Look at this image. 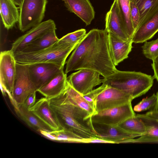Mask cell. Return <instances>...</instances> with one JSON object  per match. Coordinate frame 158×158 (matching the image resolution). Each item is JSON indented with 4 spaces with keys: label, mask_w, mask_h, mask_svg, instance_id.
I'll list each match as a JSON object with an SVG mask.
<instances>
[{
    "label": "cell",
    "mask_w": 158,
    "mask_h": 158,
    "mask_svg": "<svg viewBox=\"0 0 158 158\" xmlns=\"http://www.w3.org/2000/svg\"><path fill=\"white\" fill-rule=\"evenodd\" d=\"M65 73L86 69L99 72L104 78L117 69L112 59L106 29L90 31L73 50L66 62Z\"/></svg>",
    "instance_id": "6da1fadb"
},
{
    "label": "cell",
    "mask_w": 158,
    "mask_h": 158,
    "mask_svg": "<svg viewBox=\"0 0 158 158\" xmlns=\"http://www.w3.org/2000/svg\"><path fill=\"white\" fill-rule=\"evenodd\" d=\"M49 99L62 128L82 138L97 137L91 120L92 115L73 100L66 88L60 94Z\"/></svg>",
    "instance_id": "7a4b0ae2"
},
{
    "label": "cell",
    "mask_w": 158,
    "mask_h": 158,
    "mask_svg": "<svg viewBox=\"0 0 158 158\" xmlns=\"http://www.w3.org/2000/svg\"><path fill=\"white\" fill-rule=\"evenodd\" d=\"M153 76L141 72L117 70L102 79V83L130 94L133 99L147 92L152 86Z\"/></svg>",
    "instance_id": "3957f363"
},
{
    "label": "cell",
    "mask_w": 158,
    "mask_h": 158,
    "mask_svg": "<svg viewBox=\"0 0 158 158\" xmlns=\"http://www.w3.org/2000/svg\"><path fill=\"white\" fill-rule=\"evenodd\" d=\"M76 46H69L58 41L42 50L28 52L14 53L16 62L24 64L47 63L55 64L64 67L68 56Z\"/></svg>",
    "instance_id": "277c9868"
},
{
    "label": "cell",
    "mask_w": 158,
    "mask_h": 158,
    "mask_svg": "<svg viewBox=\"0 0 158 158\" xmlns=\"http://www.w3.org/2000/svg\"><path fill=\"white\" fill-rule=\"evenodd\" d=\"M47 0H23L19 7V27L22 32L27 31L42 22Z\"/></svg>",
    "instance_id": "5b68a950"
},
{
    "label": "cell",
    "mask_w": 158,
    "mask_h": 158,
    "mask_svg": "<svg viewBox=\"0 0 158 158\" xmlns=\"http://www.w3.org/2000/svg\"><path fill=\"white\" fill-rule=\"evenodd\" d=\"M16 76L11 96L18 105L23 104L28 96L37 90L30 79L28 65L16 62Z\"/></svg>",
    "instance_id": "8992f818"
},
{
    "label": "cell",
    "mask_w": 158,
    "mask_h": 158,
    "mask_svg": "<svg viewBox=\"0 0 158 158\" xmlns=\"http://www.w3.org/2000/svg\"><path fill=\"white\" fill-rule=\"evenodd\" d=\"M100 75L97 71L84 69L72 73L67 77V81L73 89L83 96L102 83Z\"/></svg>",
    "instance_id": "52a82bcc"
},
{
    "label": "cell",
    "mask_w": 158,
    "mask_h": 158,
    "mask_svg": "<svg viewBox=\"0 0 158 158\" xmlns=\"http://www.w3.org/2000/svg\"><path fill=\"white\" fill-rule=\"evenodd\" d=\"M135 114L131 102L97 112L91 117L92 122L118 125L127 119Z\"/></svg>",
    "instance_id": "ba28073f"
},
{
    "label": "cell",
    "mask_w": 158,
    "mask_h": 158,
    "mask_svg": "<svg viewBox=\"0 0 158 158\" xmlns=\"http://www.w3.org/2000/svg\"><path fill=\"white\" fill-rule=\"evenodd\" d=\"M16 62L10 50L1 52L0 81L3 94L12 92L16 76Z\"/></svg>",
    "instance_id": "9c48e42d"
},
{
    "label": "cell",
    "mask_w": 158,
    "mask_h": 158,
    "mask_svg": "<svg viewBox=\"0 0 158 158\" xmlns=\"http://www.w3.org/2000/svg\"><path fill=\"white\" fill-rule=\"evenodd\" d=\"M28 65L31 80L37 90L55 77L64 67L51 63H41Z\"/></svg>",
    "instance_id": "30bf717a"
},
{
    "label": "cell",
    "mask_w": 158,
    "mask_h": 158,
    "mask_svg": "<svg viewBox=\"0 0 158 158\" xmlns=\"http://www.w3.org/2000/svg\"><path fill=\"white\" fill-rule=\"evenodd\" d=\"M133 100L130 94L108 86L95 99L94 108L97 113L131 102Z\"/></svg>",
    "instance_id": "8fae6325"
},
{
    "label": "cell",
    "mask_w": 158,
    "mask_h": 158,
    "mask_svg": "<svg viewBox=\"0 0 158 158\" xmlns=\"http://www.w3.org/2000/svg\"><path fill=\"white\" fill-rule=\"evenodd\" d=\"M92 124L97 137L111 141L114 143H125L128 140L141 135L128 131L118 125L93 122Z\"/></svg>",
    "instance_id": "7c38bea8"
},
{
    "label": "cell",
    "mask_w": 158,
    "mask_h": 158,
    "mask_svg": "<svg viewBox=\"0 0 158 158\" xmlns=\"http://www.w3.org/2000/svg\"><path fill=\"white\" fill-rule=\"evenodd\" d=\"M54 21L49 19L32 27L25 34L18 38L12 44L11 51L14 54L21 52L27 44L53 30H56Z\"/></svg>",
    "instance_id": "4fadbf2b"
},
{
    "label": "cell",
    "mask_w": 158,
    "mask_h": 158,
    "mask_svg": "<svg viewBox=\"0 0 158 158\" xmlns=\"http://www.w3.org/2000/svg\"><path fill=\"white\" fill-rule=\"evenodd\" d=\"M158 31V8L142 20L132 38L133 43H141L152 39Z\"/></svg>",
    "instance_id": "5bb4252c"
},
{
    "label": "cell",
    "mask_w": 158,
    "mask_h": 158,
    "mask_svg": "<svg viewBox=\"0 0 158 158\" xmlns=\"http://www.w3.org/2000/svg\"><path fill=\"white\" fill-rule=\"evenodd\" d=\"M29 110L52 131L63 129L50 106L48 98L44 97L38 99Z\"/></svg>",
    "instance_id": "9a60e30c"
},
{
    "label": "cell",
    "mask_w": 158,
    "mask_h": 158,
    "mask_svg": "<svg viewBox=\"0 0 158 158\" xmlns=\"http://www.w3.org/2000/svg\"><path fill=\"white\" fill-rule=\"evenodd\" d=\"M105 21V29L108 33L123 40H131L123 27L116 0H114L110 10L106 14Z\"/></svg>",
    "instance_id": "2e32d148"
},
{
    "label": "cell",
    "mask_w": 158,
    "mask_h": 158,
    "mask_svg": "<svg viewBox=\"0 0 158 158\" xmlns=\"http://www.w3.org/2000/svg\"><path fill=\"white\" fill-rule=\"evenodd\" d=\"M108 40L111 56L116 66L127 58L132 48V40L126 41L108 33Z\"/></svg>",
    "instance_id": "e0dca14e"
},
{
    "label": "cell",
    "mask_w": 158,
    "mask_h": 158,
    "mask_svg": "<svg viewBox=\"0 0 158 158\" xmlns=\"http://www.w3.org/2000/svg\"><path fill=\"white\" fill-rule=\"evenodd\" d=\"M68 10L81 19L86 26L94 19L95 11L89 0H62Z\"/></svg>",
    "instance_id": "ac0fdd59"
},
{
    "label": "cell",
    "mask_w": 158,
    "mask_h": 158,
    "mask_svg": "<svg viewBox=\"0 0 158 158\" xmlns=\"http://www.w3.org/2000/svg\"><path fill=\"white\" fill-rule=\"evenodd\" d=\"M136 116L144 123L146 132L138 138L130 139L126 143H158V119L144 114H137Z\"/></svg>",
    "instance_id": "d6986e66"
},
{
    "label": "cell",
    "mask_w": 158,
    "mask_h": 158,
    "mask_svg": "<svg viewBox=\"0 0 158 158\" xmlns=\"http://www.w3.org/2000/svg\"><path fill=\"white\" fill-rule=\"evenodd\" d=\"M10 101L18 116L29 126L39 132L41 130L52 131L23 104L18 105L14 100Z\"/></svg>",
    "instance_id": "ffe728a7"
},
{
    "label": "cell",
    "mask_w": 158,
    "mask_h": 158,
    "mask_svg": "<svg viewBox=\"0 0 158 158\" xmlns=\"http://www.w3.org/2000/svg\"><path fill=\"white\" fill-rule=\"evenodd\" d=\"M68 84L67 74L64 73L63 69L55 77L37 91L45 97L50 99L61 93L65 89Z\"/></svg>",
    "instance_id": "44dd1931"
},
{
    "label": "cell",
    "mask_w": 158,
    "mask_h": 158,
    "mask_svg": "<svg viewBox=\"0 0 158 158\" xmlns=\"http://www.w3.org/2000/svg\"><path fill=\"white\" fill-rule=\"evenodd\" d=\"M12 0H0V14L4 27L12 28L19 19V11Z\"/></svg>",
    "instance_id": "7402d4cb"
},
{
    "label": "cell",
    "mask_w": 158,
    "mask_h": 158,
    "mask_svg": "<svg viewBox=\"0 0 158 158\" xmlns=\"http://www.w3.org/2000/svg\"><path fill=\"white\" fill-rule=\"evenodd\" d=\"M55 30H53L50 31L39 38L27 44L20 52H28L36 51L50 46L59 40L56 35Z\"/></svg>",
    "instance_id": "603a6c76"
},
{
    "label": "cell",
    "mask_w": 158,
    "mask_h": 158,
    "mask_svg": "<svg viewBox=\"0 0 158 158\" xmlns=\"http://www.w3.org/2000/svg\"><path fill=\"white\" fill-rule=\"evenodd\" d=\"M119 15L124 28L131 39L135 32L132 22L130 7V0H116Z\"/></svg>",
    "instance_id": "cb8c5ba5"
},
{
    "label": "cell",
    "mask_w": 158,
    "mask_h": 158,
    "mask_svg": "<svg viewBox=\"0 0 158 158\" xmlns=\"http://www.w3.org/2000/svg\"><path fill=\"white\" fill-rule=\"evenodd\" d=\"M44 135L45 137L52 140L70 143H74L76 139L82 138L73 132L63 128L48 131L45 133Z\"/></svg>",
    "instance_id": "d4e9b609"
},
{
    "label": "cell",
    "mask_w": 158,
    "mask_h": 158,
    "mask_svg": "<svg viewBox=\"0 0 158 158\" xmlns=\"http://www.w3.org/2000/svg\"><path fill=\"white\" fill-rule=\"evenodd\" d=\"M118 125L128 131L141 135L146 132L144 123L136 115L127 119Z\"/></svg>",
    "instance_id": "484cf974"
},
{
    "label": "cell",
    "mask_w": 158,
    "mask_h": 158,
    "mask_svg": "<svg viewBox=\"0 0 158 158\" xmlns=\"http://www.w3.org/2000/svg\"><path fill=\"white\" fill-rule=\"evenodd\" d=\"M66 90L73 100L80 107L88 112L92 116L97 113L83 96L73 89L68 82Z\"/></svg>",
    "instance_id": "4316f807"
},
{
    "label": "cell",
    "mask_w": 158,
    "mask_h": 158,
    "mask_svg": "<svg viewBox=\"0 0 158 158\" xmlns=\"http://www.w3.org/2000/svg\"><path fill=\"white\" fill-rule=\"evenodd\" d=\"M135 0L139 12V25L147 16L158 8V0Z\"/></svg>",
    "instance_id": "83f0119b"
},
{
    "label": "cell",
    "mask_w": 158,
    "mask_h": 158,
    "mask_svg": "<svg viewBox=\"0 0 158 158\" xmlns=\"http://www.w3.org/2000/svg\"><path fill=\"white\" fill-rule=\"evenodd\" d=\"M86 34L85 29H81L66 34L59 39L58 42L69 46H77Z\"/></svg>",
    "instance_id": "f1b7e54d"
},
{
    "label": "cell",
    "mask_w": 158,
    "mask_h": 158,
    "mask_svg": "<svg viewBox=\"0 0 158 158\" xmlns=\"http://www.w3.org/2000/svg\"><path fill=\"white\" fill-rule=\"evenodd\" d=\"M141 48L145 57L153 61L158 56V38L149 42H145Z\"/></svg>",
    "instance_id": "f546056e"
},
{
    "label": "cell",
    "mask_w": 158,
    "mask_h": 158,
    "mask_svg": "<svg viewBox=\"0 0 158 158\" xmlns=\"http://www.w3.org/2000/svg\"><path fill=\"white\" fill-rule=\"evenodd\" d=\"M156 100V95L154 93L151 96L143 99L135 105L134 107V110L137 112H140L148 110L155 106Z\"/></svg>",
    "instance_id": "4dcf8cb0"
},
{
    "label": "cell",
    "mask_w": 158,
    "mask_h": 158,
    "mask_svg": "<svg viewBox=\"0 0 158 158\" xmlns=\"http://www.w3.org/2000/svg\"><path fill=\"white\" fill-rule=\"evenodd\" d=\"M107 86L108 85H106L102 84L100 87L96 89H93L89 93L83 95V96L89 104L95 109L94 103L95 99Z\"/></svg>",
    "instance_id": "1f68e13d"
},
{
    "label": "cell",
    "mask_w": 158,
    "mask_h": 158,
    "mask_svg": "<svg viewBox=\"0 0 158 158\" xmlns=\"http://www.w3.org/2000/svg\"><path fill=\"white\" fill-rule=\"evenodd\" d=\"M130 0L131 19L133 28L135 31L139 24V12L135 0Z\"/></svg>",
    "instance_id": "d6a6232c"
},
{
    "label": "cell",
    "mask_w": 158,
    "mask_h": 158,
    "mask_svg": "<svg viewBox=\"0 0 158 158\" xmlns=\"http://www.w3.org/2000/svg\"><path fill=\"white\" fill-rule=\"evenodd\" d=\"M36 92H34L29 95L23 104L28 110L36 102Z\"/></svg>",
    "instance_id": "836d02e7"
},
{
    "label": "cell",
    "mask_w": 158,
    "mask_h": 158,
    "mask_svg": "<svg viewBox=\"0 0 158 158\" xmlns=\"http://www.w3.org/2000/svg\"><path fill=\"white\" fill-rule=\"evenodd\" d=\"M151 65L154 72L153 78L158 82V56L152 61Z\"/></svg>",
    "instance_id": "e575fe53"
},
{
    "label": "cell",
    "mask_w": 158,
    "mask_h": 158,
    "mask_svg": "<svg viewBox=\"0 0 158 158\" xmlns=\"http://www.w3.org/2000/svg\"><path fill=\"white\" fill-rule=\"evenodd\" d=\"M145 114L150 117L158 119V111L151 110Z\"/></svg>",
    "instance_id": "d590c367"
},
{
    "label": "cell",
    "mask_w": 158,
    "mask_h": 158,
    "mask_svg": "<svg viewBox=\"0 0 158 158\" xmlns=\"http://www.w3.org/2000/svg\"><path fill=\"white\" fill-rule=\"evenodd\" d=\"M157 96L156 102L155 105L153 107V109L151 110H152L158 111V91L156 94Z\"/></svg>",
    "instance_id": "8d00e7d4"
},
{
    "label": "cell",
    "mask_w": 158,
    "mask_h": 158,
    "mask_svg": "<svg viewBox=\"0 0 158 158\" xmlns=\"http://www.w3.org/2000/svg\"><path fill=\"white\" fill-rule=\"evenodd\" d=\"M17 6H20L22 4L23 0H12Z\"/></svg>",
    "instance_id": "74e56055"
}]
</instances>
